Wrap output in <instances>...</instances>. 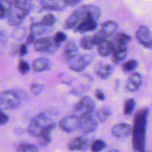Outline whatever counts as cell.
<instances>
[{
  "label": "cell",
  "mask_w": 152,
  "mask_h": 152,
  "mask_svg": "<svg viewBox=\"0 0 152 152\" xmlns=\"http://www.w3.org/2000/svg\"><path fill=\"white\" fill-rule=\"evenodd\" d=\"M95 108V102L89 96H84L75 106V111L81 114H91Z\"/></svg>",
  "instance_id": "cell-11"
},
{
  "label": "cell",
  "mask_w": 152,
  "mask_h": 152,
  "mask_svg": "<svg viewBox=\"0 0 152 152\" xmlns=\"http://www.w3.org/2000/svg\"><path fill=\"white\" fill-rule=\"evenodd\" d=\"M101 10L97 6L94 4H86L74 10L65 22L66 30L74 29L81 21L89 16H93L97 20L100 18Z\"/></svg>",
  "instance_id": "cell-2"
},
{
  "label": "cell",
  "mask_w": 152,
  "mask_h": 152,
  "mask_svg": "<svg viewBox=\"0 0 152 152\" xmlns=\"http://www.w3.org/2000/svg\"><path fill=\"white\" fill-rule=\"evenodd\" d=\"M43 86L42 84L40 83H33L31 86V92L34 95H39L43 90Z\"/></svg>",
  "instance_id": "cell-38"
},
{
  "label": "cell",
  "mask_w": 152,
  "mask_h": 152,
  "mask_svg": "<svg viewBox=\"0 0 152 152\" xmlns=\"http://www.w3.org/2000/svg\"><path fill=\"white\" fill-rule=\"evenodd\" d=\"M21 96L16 90H7L0 94V107L5 110H15L21 104Z\"/></svg>",
  "instance_id": "cell-4"
},
{
  "label": "cell",
  "mask_w": 152,
  "mask_h": 152,
  "mask_svg": "<svg viewBox=\"0 0 152 152\" xmlns=\"http://www.w3.org/2000/svg\"><path fill=\"white\" fill-rule=\"evenodd\" d=\"M9 117L0 109V126H3L8 123Z\"/></svg>",
  "instance_id": "cell-40"
},
{
  "label": "cell",
  "mask_w": 152,
  "mask_h": 152,
  "mask_svg": "<svg viewBox=\"0 0 152 152\" xmlns=\"http://www.w3.org/2000/svg\"><path fill=\"white\" fill-rule=\"evenodd\" d=\"M97 46V51L101 56H108L114 52L112 43L108 39L100 43Z\"/></svg>",
  "instance_id": "cell-23"
},
{
  "label": "cell",
  "mask_w": 152,
  "mask_h": 152,
  "mask_svg": "<svg viewBox=\"0 0 152 152\" xmlns=\"http://www.w3.org/2000/svg\"><path fill=\"white\" fill-rule=\"evenodd\" d=\"M106 146V144L102 140H96L92 142L91 150L92 152H100Z\"/></svg>",
  "instance_id": "cell-31"
},
{
  "label": "cell",
  "mask_w": 152,
  "mask_h": 152,
  "mask_svg": "<svg viewBox=\"0 0 152 152\" xmlns=\"http://www.w3.org/2000/svg\"><path fill=\"white\" fill-rule=\"evenodd\" d=\"M41 6L45 10L60 11L66 7V0H41Z\"/></svg>",
  "instance_id": "cell-15"
},
{
  "label": "cell",
  "mask_w": 152,
  "mask_h": 152,
  "mask_svg": "<svg viewBox=\"0 0 152 152\" xmlns=\"http://www.w3.org/2000/svg\"><path fill=\"white\" fill-rule=\"evenodd\" d=\"M113 66L107 63H99L95 68L96 75L102 80H105L111 75L113 72Z\"/></svg>",
  "instance_id": "cell-19"
},
{
  "label": "cell",
  "mask_w": 152,
  "mask_h": 152,
  "mask_svg": "<svg viewBox=\"0 0 152 152\" xmlns=\"http://www.w3.org/2000/svg\"><path fill=\"white\" fill-rule=\"evenodd\" d=\"M142 77L139 73H133L128 79L127 83H126V88L129 91H136L142 85Z\"/></svg>",
  "instance_id": "cell-18"
},
{
  "label": "cell",
  "mask_w": 152,
  "mask_h": 152,
  "mask_svg": "<svg viewBox=\"0 0 152 152\" xmlns=\"http://www.w3.org/2000/svg\"><path fill=\"white\" fill-rule=\"evenodd\" d=\"M132 39V37L124 33H118L112 39L111 43L114 48V51L119 50H125L127 48V45Z\"/></svg>",
  "instance_id": "cell-13"
},
{
  "label": "cell",
  "mask_w": 152,
  "mask_h": 152,
  "mask_svg": "<svg viewBox=\"0 0 152 152\" xmlns=\"http://www.w3.org/2000/svg\"><path fill=\"white\" fill-rule=\"evenodd\" d=\"M56 127V125L54 123L52 124L49 125L48 126L45 128L42 132H41L39 135L37 137V141H38L39 144L42 146H45V145H48L51 140V132H53V129Z\"/></svg>",
  "instance_id": "cell-17"
},
{
  "label": "cell",
  "mask_w": 152,
  "mask_h": 152,
  "mask_svg": "<svg viewBox=\"0 0 152 152\" xmlns=\"http://www.w3.org/2000/svg\"><path fill=\"white\" fill-rule=\"evenodd\" d=\"M128 49L115 50L112 53V61L114 63L119 64L123 62L127 56Z\"/></svg>",
  "instance_id": "cell-27"
},
{
  "label": "cell",
  "mask_w": 152,
  "mask_h": 152,
  "mask_svg": "<svg viewBox=\"0 0 152 152\" xmlns=\"http://www.w3.org/2000/svg\"><path fill=\"white\" fill-rule=\"evenodd\" d=\"M28 46L26 44L21 45L20 48L19 50V56H24L28 53Z\"/></svg>",
  "instance_id": "cell-41"
},
{
  "label": "cell",
  "mask_w": 152,
  "mask_h": 152,
  "mask_svg": "<svg viewBox=\"0 0 152 152\" xmlns=\"http://www.w3.org/2000/svg\"><path fill=\"white\" fill-rule=\"evenodd\" d=\"M94 58V56L93 54H78L75 57L68 61V67L72 71L80 72L93 62Z\"/></svg>",
  "instance_id": "cell-6"
},
{
  "label": "cell",
  "mask_w": 152,
  "mask_h": 152,
  "mask_svg": "<svg viewBox=\"0 0 152 152\" xmlns=\"http://www.w3.org/2000/svg\"><path fill=\"white\" fill-rule=\"evenodd\" d=\"M18 69H19V71L20 72V74H23V75H25V74H28V71H29L30 65L28 62L23 60V59H21V60L19 62Z\"/></svg>",
  "instance_id": "cell-37"
},
{
  "label": "cell",
  "mask_w": 152,
  "mask_h": 152,
  "mask_svg": "<svg viewBox=\"0 0 152 152\" xmlns=\"http://www.w3.org/2000/svg\"><path fill=\"white\" fill-rule=\"evenodd\" d=\"M60 44L54 42L53 37H42L34 41L35 50L41 53H53L59 50Z\"/></svg>",
  "instance_id": "cell-5"
},
{
  "label": "cell",
  "mask_w": 152,
  "mask_h": 152,
  "mask_svg": "<svg viewBox=\"0 0 152 152\" xmlns=\"http://www.w3.org/2000/svg\"><path fill=\"white\" fill-rule=\"evenodd\" d=\"M111 114V109L108 106H102L96 113V117L100 123H105Z\"/></svg>",
  "instance_id": "cell-26"
},
{
  "label": "cell",
  "mask_w": 152,
  "mask_h": 152,
  "mask_svg": "<svg viewBox=\"0 0 152 152\" xmlns=\"http://www.w3.org/2000/svg\"><path fill=\"white\" fill-rule=\"evenodd\" d=\"M59 127L64 132L67 133H71L80 129L79 117L77 115H68L62 118L59 122Z\"/></svg>",
  "instance_id": "cell-8"
},
{
  "label": "cell",
  "mask_w": 152,
  "mask_h": 152,
  "mask_svg": "<svg viewBox=\"0 0 152 152\" xmlns=\"http://www.w3.org/2000/svg\"><path fill=\"white\" fill-rule=\"evenodd\" d=\"M80 129L86 134L93 133L97 129L98 123L91 114H81L79 116Z\"/></svg>",
  "instance_id": "cell-7"
},
{
  "label": "cell",
  "mask_w": 152,
  "mask_h": 152,
  "mask_svg": "<svg viewBox=\"0 0 152 152\" xmlns=\"http://www.w3.org/2000/svg\"><path fill=\"white\" fill-rule=\"evenodd\" d=\"M33 68L36 72H42V71H48L51 68V62L47 58H38L33 62Z\"/></svg>",
  "instance_id": "cell-20"
},
{
  "label": "cell",
  "mask_w": 152,
  "mask_h": 152,
  "mask_svg": "<svg viewBox=\"0 0 152 152\" xmlns=\"http://www.w3.org/2000/svg\"><path fill=\"white\" fill-rule=\"evenodd\" d=\"M132 127L128 123H123L115 125L111 129V133L115 137L119 139H124L129 137L132 133Z\"/></svg>",
  "instance_id": "cell-14"
},
{
  "label": "cell",
  "mask_w": 152,
  "mask_h": 152,
  "mask_svg": "<svg viewBox=\"0 0 152 152\" xmlns=\"http://www.w3.org/2000/svg\"><path fill=\"white\" fill-rule=\"evenodd\" d=\"M138 66V62L134 59H131L122 65V69L125 72H132L134 71Z\"/></svg>",
  "instance_id": "cell-30"
},
{
  "label": "cell",
  "mask_w": 152,
  "mask_h": 152,
  "mask_svg": "<svg viewBox=\"0 0 152 152\" xmlns=\"http://www.w3.org/2000/svg\"><path fill=\"white\" fill-rule=\"evenodd\" d=\"M80 45L85 50H91L94 47V43L92 37L91 36H86L83 37L80 41Z\"/></svg>",
  "instance_id": "cell-29"
},
{
  "label": "cell",
  "mask_w": 152,
  "mask_h": 152,
  "mask_svg": "<svg viewBox=\"0 0 152 152\" xmlns=\"http://www.w3.org/2000/svg\"><path fill=\"white\" fill-rule=\"evenodd\" d=\"M56 21V17L53 14H47L42 19L40 23L45 27H50L54 25Z\"/></svg>",
  "instance_id": "cell-34"
},
{
  "label": "cell",
  "mask_w": 152,
  "mask_h": 152,
  "mask_svg": "<svg viewBox=\"0 0 152 152\" xmlns=\"http://www.w3.org/2000/svg\"><path fill=\"white\" fill-rule=\"evenodd\" d=\"M135 108V100L132 98L128 99L125 102L124 114L126 115H130L133 113Z\"/></svg>",
  "instance_id": "cell-32"
},
{
  "label": "cell",
  "mask_w": 152,
  "mask_h": 152,
  "mask_svg": "<svg viewBox=\"0 0 152 152\" xmlns=\"http://www.w3.org/2000/svg\"><path fill=\"white\" fill-rule=\"evenodd\" d=\"M148 109L147 108L139 110L135 114L132 129V145L135 152H145V135Z\"/></svg>",
  "instance_id": "cell-1"
},
{
  "label": "cell",
  "mask_w": 152,
  "mask_h": 152,
  "mask_svg": "<svg viewBox=\"0 0 152 152\" xmlns=\"http://www.w3.org/2000/svg\"><path fill=\"white\" fill-rule=\"evenodd\" d=\"M118 28V25L116 22L112 20H109L103 23L102 26V30L101 31L104 33L106 36L110 37L115 34Z\"/></svg>",
  "instance_id": "cell-24"
},
{
  "label": "cell",
  "mask_w": 152,
  "mask_h": 152,
  "mask_svg": "<svg viewBox=\"0 0 152 152\" xmlns=\"http://www.w3.org/2000/svg\"><path fill=\"white\" fill-rule=\"evenodd\" d=\"M108 152H120L118 151V150H115V149H113V150H111V151H109Z\"/></svg>",
  "instance_id": "cell-45"
},
{
  "label": "cell",
  "mask_w": 152,
  "mask_h": 152,
  "mask_svg": "<svg viewBox=\"0 0 152 152\" xmlns=\"http://www.w3.org/2000/svg\"><path fill=\"white\" fill-rule=\"evenodd\" d=\"M53 122L45 113H40L31 120L28 127V132L32 137H37L41 132Z\"/></svg>",
  "instance_id": "cell-3"
},
{
  "label": "cell",
  "mask_w": 152,
  "mask_h": 152,
  "mask_svg": "<svg viewBox=\"0 0 152 152\" xmlns=\"http://www.w3.org/2000/svg\"><path fill=\"white\" fill-rule=\"evenodd\" d=\"M54 42H56L58 44H61L62 42L65 41L67 39V36L66 34H64L62 31H59V32L56 33L54 35V37H53Z\"/></svg>",
  "instance_id": "cell-39"
},
{
  "label": "cell",
  "mask_w": 152,
  "mask_h": 152,
  "mask_svg": "<svg viewBox=\"0 0 152 152\" xmlns=\"http://www.w3.org/2000/svg\"><path fill=\"white\" fill-rule=\"evenodd\" d=\"M83 0H66V3H67V6H75L77 4H78L80 1H82Z\"/></svg>",
  "instance_id": "cell-43"
},
{
  "label": "cell",
  "mask_w": 152,
  "mask_h": 152,
  "mask_svg": "<svg viewBox=\"0 0 152 152\" xmlns=\"http://www.w3.org/2000/svg\"><path fill=\"white\" fill-rule=\"evenodd\" d=\"M26 16L27 15L23 11H22L19 9L16 8V7H14L12 4L10 11L7 17V22H8V24L10 26H19L23 22V20L25 19V18Z\"/></svg>",
  "instance_id": "cell-12"
},
{
  "label": "cell",
  "mask_w": 152,
  "mask_h": 152,
  "mask_svg": "<svg viewBox=\"0 0 152 152\" xmlns=\"http://www.w3.org/2000/svg\"><path fill=\"white\" fill-rule=\"evenodd\" d=\"M35 36L33 35V34H30L29 35H28V37H27V41H26V45H30L31 44V43L34 42V41H35Z\"/></svg>",
  "instance_id": "cell-44"
},
{
  "label": "cell",
  "mask_w": 152,
  "mask_h": 152,
  "mask_svg": "<svg viewBox=\"0 0 152 152\" xmlns=\"http://www.w3.org/2000/svg\"><path fill=\"white\" fill-rule=\"evenodd\" d=\"M95 94H96V97L99 100L103 101L104 99H105V94H104V93L102 92V91L100 90V89H99V88L96 89V92H95Z\"/></svg>",
  "instance_id": "cell-42"
},
{
  "label": "cell",
  "mask_w": 152,
  "mask_h": 152,
  "mask_svg": "<svg viewBox=\"0 0 152 152\" xmlns=\"http://www.w3.org/2000/svg\"><path fill=\"white\" fill-rule=\"evenodd\" d=\"M26 29L25 28H17L13 31L12 37L18 40H21L26 35Z\"/></svg>",
  "instance_id": "cell-36"
},
{
  "label": "cell",
  "mask_w": 152,
  "mask_h": 152,
  "mask_svg": "<svg viewBox=\"0 0 152 152\" xmlns=\"http://www.w3.org/2000/svg\"><path fill=\"white\" fill-rule=\"evenodd\" d=\"M11 7L12 3L10 0H0V19L7 17Z\"/></svg>",
  "instance_id": "cell-25"
},
{
  "label": "cell",
  "mask_w": 152,
  "mask_h": 152,
  "mask_svg": "<svg viewBox=\"0 0 152 152\" xmlns=\"http://www.w3.org/2000/svg\"><path fill=\"white\" fill-rule=\"evenodd\" d=\"M18 152H39L38 148L34 145L23 143L18 148Z\"/></svg>",
  "instance_id": "cell-35"
},
{
  "label": "cell",
  "mask_w": 152,
  "mask_h": 152,
  "mask_svg": "<svg viewBox=\"0 0 152 152\" xmlns=\"http://www.w3.org/2000/svg\"><path fill=\"white\" fill-rule=\"evenodd\" d=\"M97 19L93 16H89L86 19H83L80 22L75 28H74V32L85 34L94 31L97 27Z\"/></svg>",
  "instance_id": "cell-9"
},
{
  "label": "cell",
  "mask_w": 152,
  "mask_h": 152,
  "mask_svg": "<svg viewBox=\"0 0 152 152\" xmlns=\"http://www.w3.org/2000/svg\"><path fill=\"white\" fill-rule=\"evenodd\" d=\"M136 38L137 41L147 48H151L152 45L151 34L149 28L145 25H142L138 28L136 33Z\"/></svg>",
  "instance_id": "cell-10"
},
{
  "label": "cell",
  "mask_w": 152,
  "mask_h": 152,
  "mask_svg": "<svg viewBox=\"0 0 152 152\" xmlns=\"http://www.w3.org/2000/svg\"><path fill=\"white\" fill-rule=\"evenodd\" d=\"M10 1L14 7L23 11L27 16L34 7V3L31 0H10Z\"/></svg>",
  "instance_id": "cell-21"
},
{
  "label": "cell",
  "mask_w": 152,
  "mask_h": 152,
  "mask_svg": "<svg viewBox=\"0 0 152 152\" xmlns=\"http://www.w3.org/2000/svg\"><path fill=\"white\" fill-rule=\"evenodd\" d=\"M88 140L85 137H77L68 145V148L70 151H85L88 147Z\"/></svg>",
  "instance_id": "cell-16"
},
{
  "label": "cell",
  "mask_w": 152,
  "mask_h": 152,
  "mask_svg": "<svg viewBox=\"0 0 152 152\" xmlns=\"http://www.w3.org/2000/svg\"><path fill=\"white\" fill-rule=\"evenodd\" d=\"M46 31V27L42 25L40 22H36V23H33L32 25L30 26V31L31 34L34 36L42 35L44 34Z\"/></svg>",
  "instance_id": "cell-28"
},
{
  "label": "cell",
  "mask_w": 152,
  "mask_h": 152,
  "mask_svg": "<svg viewBox=\"0 0 152 152\" xmlns=\"http://www.w3.org/2000/svg\"><path fill=\"white\" fill-rule=\"evenodd\" d=\"M79 49L77 44L74 42H68L65 46L63 51V57L65 60L69 61L78 55Z\"/></svg>",
  "instance_id": "cell-22"
},
{
  "label": "cell",
  "mask_w": 152,
  "mask_h": 152,
  "mask_svg": "<svg viewBox=\"0 0 152 152\" xmlns=\"http://www.w3.org/2000/svg\"><path fill=\"white\" fill-rule=\"evenodd\" d=\"M108 37L105 35L102 31H99V32L96 33L94 36H92V39H93L94 43L95 45H98L100 43L103 42L108 40Z\"/></svg>",
  "instance_id": "cell-33"
}]
</instances>
